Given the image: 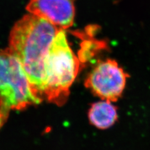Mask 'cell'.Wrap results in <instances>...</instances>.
Returning <instances> with one entry per match:
<instances>
[{
  "label": "cell",
  "instance_id": "6",
  "mask_svg": "<svg viewBox=\"0 0 150 150\" xmlns=\"http://www.w3.org/2000/svg\"><path fill=\"white\" fill-rule=\"evenodd\" d=\"M90 123L98 129H105L113 125L118 119L116 108L108 101L93 104L88 112Z\"/></svg>",
  "mask_w": 150,
  "mask_h": 150
},
{
  "label": "cell",
  "instance_id": "2",
  "mask_svg": "<svg viewBox=\"0 0 150 150\" xmlns=\"http://www.w3.org/2000/svg\"><path fill=\"white\" fill-rule=\"evenodd\" d=\"M79 67L80 60L70 48L64 30H59L44 61L42 96L54 104L63 105Z\"/></svg>",
  "mask_w": 150,
  "mask_h": 150
},
{
  "label": "cell",
  "instance_id": "1",
  "mask_svg": "<svg viewBox=\"0 0 150 150\" xmlns=\"http://www.w3.org/2000/svg\"><path fill=\"white\" fill-rule=\"evenodd\" d=\"M59 29L44 19L26 15L14 25L9 49L20 61L34 95L42 99L44 61Z\"/></svg>",
  "mask_w": 150,
  "mask_h": 150
},
{
  "label": "cell",
  "instance_id": "4",
  "mask_svg": "<svg viewBox=\"0 0 150 150\" xmlns=\"http://www.w3.org/2000/svg\"><path fill=\"white\" fill-rule=\"evenodd\" d=\"M129 75L115 60L98 63L86 79L85 86L101 100L116 101L121 96Z\"/></svg>",
  "mask_w": 150,
  "mask_h": 150
},
{
  "label": "cell",
  "instance_id": "5",
  "mask_svg": "<svg viewBox=\"0 0 150 150\" xmlns=\"http://www.w3.org/2000/svg\"><path fill=\"white\" fill-rule=\"evenodd\" d=\"M30 14L44 19L59 30L67 29L74 22V0H30L26 6Z\"/></svg>",
  "mask_w": 150,
  "mask_h": 150
},
{
  "label": "cell",
  "instance_id": "3",
  "mask_svg": "<svg viewBox=\"0 0 150 150\" xmlns=\"http://www.w3.org/2000/svg\"><path fill=\"white\" fill-rule=\"evenodd\" d=\"M41 101L33 92L20 61L9 48L0 49V129L10 111L25 110Z\"/></svg>",
  "mask_w": 150,
  "mask_h": 150
}]
</instances>
